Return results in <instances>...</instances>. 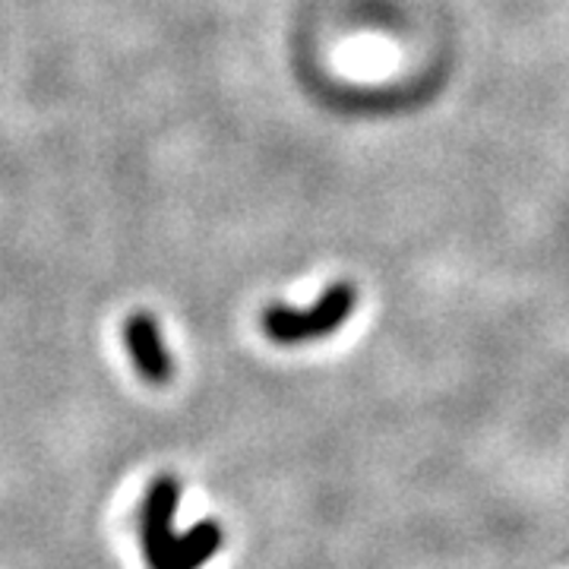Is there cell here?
Here are the masks:
<instances>
[{"label":"cell","instance_id":"obj_1","mask_svg":"<svg viewBox=\"0 0 569 569\" xmlns=\"http://www.w3.org/2000/svg\"><path fill=\"white\" fill-rule=\"evenodd\" d=\"M355 305H358V291L348 282H336L329 284L320 295V301L307 310H295L284 305L266 307L260 326L276 346H301V342L332 336L351 317Z\"/></svg>","mask_w":569,"mask_h":569},{"label":"cell","instance_id":"obj_2","mask_svg":"<svg viewBox=\"0 0 569 569\" xmlns=\"http://www.w3.org/2000/svg\"><path fill=\"white\" fill-rule=\"evenodd\" d=\"M181 481L174 475H159L140 507V548L146 567H152L162 557L168 545L174 541V512L181 507Z\"/></svg>","mask_w":569,"mask_h":569},{"label":"cell","instance_id":"obj_3","mask_svg":"<svg viewBox=\"0 0 569 569\" xmlns=\"http://www.w3.org/2000/svg\"><path fill=\"white\" fill-rule=\"evenodd\" d=\"M123 346L130 351V361L137 367L146 383L152 387H162L174 377V361H171V351L164 348V336L159 320L146 310H137L123 320Z\"/></svg>","mask_w":569,"mask_h":569},{"label":"cell","instance_id":"obj_4","mask_svg":"<svg viewBox=\"0 0 569 569\" xmlns=\"http://www.w3.org/2000/svg\"><path fill=\"white\" fill-rule=\"evenodd\" d=\"M222 541V526L216 519H203L183 535H174V541L149 569H203L219 553Z\"/></svg>","mask_w":569,"mask_h":569}]
</instances>
